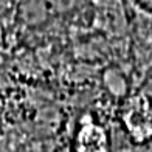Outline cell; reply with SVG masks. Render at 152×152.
Here are the masks:
<instances>
[{
  "label": "cell",
  "instance_id": "6da1fadb",
  "mask_svg": "<svg viewBox=\"0 0 152 152\" xmlns=\"http://www.w3.org/2000/svg\"><path fill=\"white\" fill-rule=\"evenodd\" d=\"M121 121L135 143L152 140V95L137 93L124 101Z\"/></svg>",
  "mask_w": 152,
  "mask_h": 152
},
{
  "label": "cell",
  "instance_id": "7a4b0ae2",
  "mask_svg": "<svg viewBox=\"0 0 152 152\" xmlns=\"http://www.w3.org/2000/svg\"><path fill=\"white\" fill-rule=\"evenodd\" d=\"M109 144L104 127L93 121L82 123L75 135V152H109Z\"/></svg>",
  "mask_w": 152,
  "mask_h": 152
}]
</instances>
